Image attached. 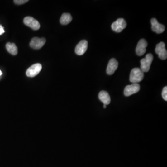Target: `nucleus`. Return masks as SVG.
Wrapping results in <instances>:
<instances>
[{
	"label": "nucleus",
	"instance_id": "1",
	"mask_svg": "<svg viewBox=\"0 0 167 167\" xmlns=\"http://www.w3.org/2000/svg\"><path fill=\"white\" fill-rule=\"evenodd\" d=\"M144 78V73L140 68H134L131 71L130 80L132 83L141 82Z\"/></svg>",
	"mask_w": 167,
	"mask_h": 167
},
{
	"label": "nucleus",
	"instance_id": "9",
	"mask_svg": "<svg viewBox=\"0 0 167 167\" xmlns=\"http://www.w3.org/2000/svg\"><path fill=\"white\" fill-rule=\"evenodd\" d=\"M151 29L154 32H156L157 34L163 33L165 29V27L162 24L159 23L155 18H152L151 20Z\"/></svg>",
	"mask_w": 167,
	"mask_h": 167
},
{
	"label": "nucleus",
	"instance_id": "4",
	"mask_svg": "<svg viewBox=\"0 0 167 167\" xmlns=\"http://www.w3.org/2000/svg\"><path fill=\"white\" fill-rule=\"evenodd\" d=\"M127 26V23L123 18H119L112 25V28L115 32L120 33Z\"/></svg>",
	"mask_w": 167,
	"mask_h": 167
},
{
	"label": "nucleus",
	"instance_id": "11",
	"mask_svg": "<svg viewBox=\"0 0 167 167\" xmlns=\"http://www.w3.org/2000/svg\"><path fill=\"white\" fill-rule=\"evenodd\" d=\"M148 46V43L144 39L140 40L137 44L136 51L138 56L143 55L146 53V47Z\"/></svg>",
	"mask_w": 167,
	"mask_h": 167
},
{
	"label": "nucleus",
	"instance_id": "15",
	"mask_svg": "<svg viewBox=\"0 0 167 167\" xmlns=\"http://www.w3.org/2000/svg\"><path fill=\"white\" fill-rule=\"evenodd\" d=\"M73 18L69 13H63L60 19V23L63 25L68 24L72 21Z\"/></svg>",
	"mask_w": 167,
	"mask_h": 167
},
{
	"label": "nucleus",
	"instance_id": "12",
	"mask_svg": "<svg viewBox=\"0 0 167 167\" xmlns=\"http://www.w3.org/2000/svg\"><path fill=\"white\" fill-rule=\"evenodd\" d=\"M118 66V63L117 60L114 58L110 60L108 65H107V69H106V73L107 74L111 75L114 74Z\"/></svg>",
	"mask_w": 167,
	"mask_h": 167
},
{
	"label": "nucleus",
	"instance_id": "2",
	"mask_svg": "<svg viewBox=\"0 0 167 167\" xmlns=\"http://www.w3.org/2000/svg\"><path fill=\"white\" fill-rule=\"evenodd\" d=\"M153 60V56L151 54H147L145 58L141 60L140 61L141 63L140 69L144 73L149 72Z\"/></svg>",
	"mask_w": 167,
	"mask_h": 167
},
{
	"label": "nucleus",
	"instance_id": "10",
	"mask_svg": "<svg viewBox=\"0 0 167 167\" xmlns=\"http://www.w3.org/2000/svg\"><path fill=\"white\" fill-rule=\"evenodd\" d=\"M87 48L88 42L86 40H82L76 46L75 52L78 55H82L86 52Z\"/></svg>",
	"mask_w": 167,
	"mask_h": 167
},
{
	"label": "nucleus",
	"instance_id": "8",
	"mask_svg": "<svg viewBox=\"0 0 167 167\" xmlns=\"http://www.w3.org/2000/svg\"><path fill=\"white\" fill-rule=\"evenodd\" d=\"M45 42L46 40L44 38L34 37L30 41V46L33 49H39L44 45Z\"/></svg>",
	"mask_w": 167,
	"mask_h": 167
},
{
	"label": "nucleus",
	"instance_id": "3",
	"mask_svg": "<svg viewBox=\"0 0 167 167\" xmlns=\"http://www.w3.org/2000/svg\"><path fill=\"white\" fill-rule=\"evenodd\" d=\"M155 52L160 59L165 60L167 58V51L165 48V44L164 42H161L156 45Z\"/></svg>",
	"mask_w": 167,
	"mask_h": 167
},
{
	"label": "nucleus",
	"instance_id": "17",
	"mask_svg": "<svg viewBox=\"0 0 167 167\" xmlns=\"http://www.w3.org/2000/svg\"><path fill=\"white\" fill-rule=\"evenodd\" d=\"M14 2L17 5H22L28 2V0H15Z\"/></svg>",
	"mask_w": 167,
	"mask_h": 167
},
{
	"label": "nucleus",
	"instance_id": "18",
	"mask_svg": "<svg viewBox=\"0 0 167 167\" xmlns=\"http://www.w3.org/2000/svg\"><path fill=\"white\" fill-rule=\"evenodd\" d=\"M4 32L5 31L4 30L3 27H2V26L0 25V35L3 34Z\"/></svg>",
	"mask_w": 167,
	"mask_h": 167
},
{
	"label": "nucleus",
	"instance_id": "20",
	"mask_svg": "<svg viewBox=\"0 0 167 167\" xmlns=\"http://www.w3.org/2000/svg\"><path fill=\"white\" fill-rule=\"evenodd\" d=\"M104 108H106V105H105V104H104Z\"/></svg>",
	"mask_w": 167,
	"mask_h": 167
},
{
	"label": "nucleus",
	"instance_id": "14",
	"mask_svg": "<svg viewBox=\"0 0 167 167\" xmlns=\"http://www.w3.org/2000/svg\"><path fill=\"white\" fill-rule=\"evenodd\" d=\"M6 47L7 52L13 55H16L17 54V47L14 43L7 42L6 45Z\"/></svg>",
	"mask_w": 167,
	"mask_h": 167
},
{
	"label": "nucleus",
	"instance_id": "6",
	"mask_svg": "<svg viewBox=\"0 0 167 167\" xmlns=\"http://www.w3.org/2000/svg\"><path fill=\"white\" fill-rule=\"evenodd\" d=\"M26 25L34 30H38L40 28V24L38 21L31 17H26L23 20Z\"/></svg>",
	"mask_w": 167,
	"mask_h": 167
},
{
	"label": "nucleus",
	"instance_id": "5",
	"mask_svg": "<svg viewBox=\"0 0 167 167\" xmlns=\"http://www.w3.org/2000/svg\"><path fill=\"white\" fill-rule=\"evenodd\" d=\"M42 69V65L41 64L36 63L30 66L26 72V75L28 77H35L37 75Z\"/></svg>",
	"mask_w": 167,
	"mask_h": 167
},
{
	"label": "nucleus",
	"instance_id": "16",
	"mask_svg": "<svg viewBox=\"0 0 167 167\" xmlns=\"http://www.w3.org/2000/svg\"><path fill=\"white\" fill-rule=\"evenodd\" d=\"M162 97H163V98L165 99V101H167V87H164V89L163 90V92H162Z\"/></svg>",
	"mask_w": 167,
	"mask_h": 167
},
{
	"label": "nucleus",
	"instance_id": "19",
	"mask_svg": "<svg viewBox=\"0 0 167 167\" xmlns=\"http://www.w3.org/2000/svg\"><path fill=\"white\" fill-rule=\"evenodd\" d=\"M2 71L0 70V76L2 75Z\"/></svg>",
	"mask_w": 167,
	"mask_h": 167
},
{
	"label": "nucleus",
	"instance_id": "13",
	"mask_svg": "<svg viewBox=\"0 0 167 167\" xmlns=\"http://www.w3.org/2000/svg\"><path fill=\"white\" fill-rule=\"evenodd\" d=\"M98 98L105 105H108L111 103V97L110 95L108 92L106 91H101L98 94Z\"/></svg>",
	"mask_w": 167,
	"mask_h": 167
},
{
	"label": "nucleus",
	"instance_id": "7",
	"mask_svg": "<svg viewBox=\"0 0 167 167\" xmlns=\"http://www.w3.org/2000/svg\"><path fill=\"white\" fill-rule=\"evenodd\" d=\"M140 86L138 83H133L131 85H127L124 90V95L126 97L130 96L139 92Z\"/></svg>",
	"mask_w": 167,
	"mask_h": 167
}]
</instances>
